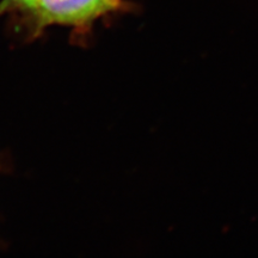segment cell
<instances>
[{"label":"cell","mask_w":258,"mask_h":258,"mask_svg":"<svg viewBox=\"0 0 258 258\" xmlns=\"http://www.w3.org/2000/svg\"><path fill=\"white\" fill-rule=\"evenodd\" d=\"M36 0H2L0 3V12L5 11H22L28 14L30 17L32 11H34Z\"/></svg>","instance_id":"cell-2"},{"label":"cell","mask_w":258,"mask_h":258,"mask_svg":"<svg viewBox=\"0 0 258 258\" xmlns=\"http://www.w3.org/2000/svg\"><path fill=\"white\" fill-rule=\"evenodd\" d=\"M123 6V0H36L30 18L36 31L50 25L89 29L99 18Z\"/></svg>","instance_id":"cell-1"}]
</instances>
